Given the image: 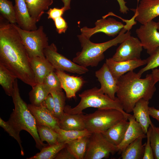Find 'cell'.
I'll use <instances>...</instances> for the list:
<instances>
[{"mask_svg": "<svg viewBox=\"0 0 159 159\" xmlns=\"http://www.w3.org/2000/svg\"><path fill=\"white\" fill-rule=\"evenodd\" d=\"M150 126L151 127L150 142L154 158L159 159V127L155 126L152 122Z\"/></svg>", "mask_w": 159, "mask_h": 159, "instance_id": "obj_34", "label": "cell"}, {"mask_svg": "<svg viewBox=\"0 0 159 159\" xmlns=\"http://www.w3.org/2000/svg\"><path fill=\"white\" fill-rule=\"evenodd\" d=\"M16 77L8 69L0 64V84L6 94L12 96L14 85Z\"/></svg>", "mask_w": 159, "mask_h": 159, "instance_id": "obj_27", "label": "cell"}, {"mask_svg": "<svg viewBox=\"0 0 159 159\" xmlns=\"http://www.w3.org/2000/svg\"><path fill=\"white\" fill-rule=\"evenodd\" d=\"M125 26L122 23L113 18L106 19L103 17L96 21L95 26L93 28L84 26L80 30L81 34L90 39L93 35L99 32L114 37L119 33Z\"/></svg>", "mask_w": 159, "mask_h": 159, "instance_id": "obj_11", "label": "cell"}, {"mask_svg": "<svg viewBox=\"0 0 159 159\" xmlns=\"http://www.w3.org/2000/svg\"><path fill=\"white\" fill-rule=\"evenodd\" d=\"M55 131L59 134L57 139L58 143H65L67 144L79 138L89 136L92 133L86 129L80 130H66L59 128Z\"/></svg>", "mask_w": 159, "mask_h": 159, "instance_id": "obj_29", "label": "cell"}, {"mask_svg": "<svg viewBox=\"0 0 159 159\" xmlns=\"http://www.w3.org/2000/svg\"><path fill=\"white\" fill-rule=\"evenodd\" d=\"M157 22L153 20L142 24L136 30V33L143 48L149 55L159 47V32Z\"/></svg>", "mask_w": 159, "mask_h": 159, "instance_id": "obj_10", "label": "cell"}, {"mask_svg": "<svg viewBox=\"0 0 159 159\" xmlns=\"http://www.w3.org/2000/svg\"><path fill=\"white\" fill-rule=\"evenodd\" d=\"M90 135L79 138L66 144V147L76 159L84 158Z\"/></svg>", "mask_w": 159, "mask_h": 159, "instance_id": "obj_26", "label": "cell"}, {"mask_svg": "<svg viewBox=\"0 0 159 159\" xmlns=\"http://www.w3.org/2000/svg\"><path fill=\"white\" fill-rule=\"evenodd\" d=\"M146 60V65L140 69L137 73L140 77L145 72L159 67V47L150 55V56Z\"/></svg>", "mask_w": 159, "mask_h": 159, "instance_id": "obj_36", "label": "cell"}, {"mask_svg": "<svg viewBox=\"0 0 159 159\" xmlns=\"http://www.w3.org/2000/svg\"><path fill=\"white\" fill-rule=\"evenodd\" d=\"M60 81L61 87L65 92L67 98L76 97V94L83 86L85 81L81 77L70 75L64 71L56 70Z\"/></svg>", "mask_w": 159, "mask_h": 159, "instance_id": "obj_17", "label": "cell"}, {"mask_svg": "<svg viewBox=\"0 0 159 159\" xmlns=\"http://www.w3.org/2000/svg\"><path fill=\"white\" fill-rule=\"evenodd\" d=\"M38 132L41 141L46 142L49 145L58 143V133L51 128L37 123Z\"/></svg>", "mask_w": 159, "mask_h": 159, "instance_id": "obj_31", "label": "cell"}, {"mask_svg": "<svg viewBox=\"0 0 159 159\" xmlns=\"http://www.w3.org/2000/svg\"><path fill=\"white\" fill-rule=\"evenodd\" d=\"M152 70L151 74L155 83L156 84L159 81V68H157Z\"/></svg>", "mask_w": 159, "mask_h": 159, "instance_id": "obj_45", "label": "cell"}, {"mask_svg": "<svg viewBox=\"0 0 159 159\" xmlns=\"http://www.w3.org/2000/svg\"><path fill=\"white\" fill-rule=\"evenodd\" d=\"M128 120L125 118L101 133L107 141L118 146L122 141L129 125Z\"/></svg>", "mask_w": 159, "mask_h": 159, "instance_id": "obj_21", "label": "cell"}, {"mask_svg": "<svg viewBox=\"0 0 159 159\" xmlns=\"http://www.w3.org/2000/svg\"><path fill=\"white\" fill-rule=\"evenodd\" d=\"M4 19L0 16V64L32 87L37 83L30 57L16 29L12 24Z\"/></svg>", "mask_w": 159, "mask_h": 159, "instance_id": "obj_1", "label": "cell"}, {"mask_svg": "<svg viewBox=\"0 0 159 159\" xmlns=\"http://www.w3.org/2000/svg\"><path fill=\"white\" fill-rule=\"evenodd\" d=\"M29 14L36 23L52 4L53 0H25Z\"/></svg>", "mask_w": 159, "mask_h": 159, "instance_id": "obj_24", "label": "cell"}, {"mask_svg": "<svg viewBox=\"0 0 159 159\" xmlns=\"http://www.w3.org/2000/svg\"><path fill=\"white\" fill-rule=\"evenodd\" d=\"M66 146L65 143H58L47 145L42 148L40 151L27 159H53L57 153Z\"/></svg>", "mask_w": 159, "mask_h": 159, "instance_id": "obj_30", "label": "cell"}, {"mask_svg": "<svg viewBox=\"0 0 159 159\" xmlns=\"http://www.w3.org/2000/svg\"><path fill=\"white\" fill-rule=\"evenodd\" d=\"M0 12L1 15L11 24L17 23L14 7L11 1L0 0Z\"/></svg>", "mask_w": 159, "mask_h": 159, "instance_id": "obj_33", "label": "cell"}, {"mask_svg": "<svg viewBox=\"0 0 159 159\" xmlns=\"http://www.w3.org/2000/svg\"><path fill=\"white\" fill-rule=\"evenodd\" d=\"M31 67L37 83H42L46 76L55 69L45 57L30 58Z\"/></svg>", "mask_w": 159, "mask_h": 159, "instance_id": "obj_20", "label": "cell"}, {"mask_svg": "<svg viewBox=\"0 0 159 159\" xmlns=\"http://www.w3.org/2000/svg\"><path fill=\"white\" fill-rule=\"evenodd\" d=\"M50 93V90L43 83H37L29 93L31 104L36 106H40Z\"/></svg>", "mask_w": 159, "mask_h": 159, "instance_id": "obj_28", "label": "cell"}, {"mask_svg": "<svg viewBox=\"0 0 159 159\" xmlns=\"http://www.w3.org/2000/svg\"><path fill=\"white\" fill-rule=\"evenodd\" d=\"M158 29L159 30V19H158V21L157 22Z\"/></svg>", "mask_w": 159, "mask_h": 159, "instance_id": "obj_47", "label": "cell"}, {"mask_svg": "<svg viewBox=\"0 0 159 159\" xmlns=\"http://www.w3.org/2000/svg\"><path fill=\"white\" fill-rule=\"evenodd\" d=\"M79 96L80 100L78 104L72 108L70 106L65 105L64 112L70 114L83 113V110L92 107L100 109L117 110L121 111L127 119L130 114L124 110L121 103L117 97L115 100H112L96 87L84 91L79 95Z\"/></svg>", "mask_w": 159, "mask_h": 159, "instance_id": "obj_5", "label": "cell"}, {"mask_svg": "<svg viewBox=\"0 0 159 159\" xmlns=\"http://www.w3.org/2000/svg\"><path fill=\"white\" fill-rule=\"evenodd\" d=\"M47 108L53 114L54 112V103L53 97L51 94H49L46 98L44 101Z\"/></svg>", "mask_w": 159, "mask_h": 159, "instance_id": "obj_42", "label": "cell"}, {"mask_svg": "<svg viewBox=\"0 0 159 159\" xmlns=\"http://www.w3.org/2000/svg\"><path fill=\"white\" fill-rule=\"evenodd\" d=\"M44 53L55 70L79 74H85L89 71L87 68L75 63L58 53L54 43L49 45L45 49Z\"/></svg>", "mask_w": 159, "mask_h": 159, "instance_id": "obj_9", "label": "cell"}, {"mask_svg": "<svg viewBox=\"0 0 159 159\" xmlns=\"http://www.w3.org/2000/svg\"><path fill=\"white\" fill-rule=\"evenodd\" d=\"M0 126L6 131L9 135L15 139L18 143L21 150V154L22 155H24V152L21 145V141L19 136V133L7 121H4L0 118Z\"/></svg>", "mask_w": 159, "mask_h": 159, "instance_id": "obj_37", "label": "cell"}, {"mask_svg": "<svg viewBox=\"0 0 159 159\" xmlns=\"http://www.w3.org/2000/svg\"><path fill=\"white\" fill-rule=\"evenodd\" d=\"M126 24L118 35L113 39L104 42L96 43L81 34L77 37L82 48L81 50L76 54L73 61L84 67H96L104 58V53L113 46L120 44L131 35L130 30L136 24L134 17L125 20Z\"/></svg>", "mask_w": 159, "mask_h": 159, "instance_id": "obj_3", "label": "cell"}, {"mask_svg": "<svg viewBox=\"0 0 159 159\" xmlns=\"http://www.w3.org/2000/svg\"><path fill=\"white\" fill-rule=\"evenodd\" d=\"M54 99V108L53 115L59 119L63 113L65 106L66 97L62 90H52L50 93Z\"/></svg>", "mask_w": 159, "mask_h": 159, "instance_id": "obj_32", "label": "cell"}, {"mask_svg": "<svg viewBox=\"0 0 159 159\" xmlns=\"http://www.w3.org/2000/svg\"><path fill=\"white\" fill-rule=\"evenodd\" d=\"M149 109L150 116L159 122V110L154 107H149Z\"/></svg>", "mask_w": 159, "mask_h": 159, "instance_id": "obj_43", "label": "cell"}, {"mask_svg": "<svg viewBox=\"0 0 159 159\" xmlns=\"http://www.w3.org/2000/svg\"><path fill=\"white\" fill-rule=\"evenodd\" d=\"M118 152L117 146L107 141L101 132H94L89 136L84 159L108 158Z\"/></svg>", "mask_w": 159, "mask_h": 159, "instance_id": "obj_8", "label": "cell"}, {"mask_svg": "<svg viewBox=\"0 0 159 159\" xmlns=\"http://www.w3.org/2000/svg\"><path fill=\"white\" fill-rule=\"evenodd\" d=\"M30 111L36 119L37 123L49 127L55 130L59 128V119L47 108L44 101L39 106L28 104Z\"/></svg>", "mask_w": 159, "mask_h": 159, "instance_id": "obj_16", "label": "cell"}, {"mask_svg": "<svg viewBox=\"0 0 159 159\" xmlns=\"http://www.w3.org/2000/svg\"><path fill=\"white\" fill-rule=\"evenodd\" d=\"M125 118L121 111L114 109H98L84 117L85 129L91 133L102 132Z\"/></svg>", "mask_w": 159, "mask_h": 159, "instance_id": "obj_6", "label": "cell"}, {"mask_svg": "<svg viewBox=\"0 0 159 159\" xmlns=\"http://www.w3.org/2000/svg\"><path fill=\"white\" fill-rule=\"evenodd\" d=\"M135 20L144 24L159 16V0H140L135 9H130Z\"/></svg>", "mask_w": 159, "mask_h": 159, "instance_id": "obj_13", "label": "cell"}, {"mask_svg": "<svg viewBox=\"0 0 159 159\" xmlns=\"http://www.w3.org/2000/svg\"><path fill=\"white\" fill-rule=\"evenodd\" d=\"M151 131L150 126L148 128L146 133L147 140L145 143L144 154L143 159H154V155L151 145L150 136Z\"/></svg>", "mask_w": 159, "mask_h": 159, "instance_id": "obj_38", "label": "cell"}, {"mask_svg": "<svg viewBox=\"0 0 159 159\" xmlns=\"http://www.w3.org/2000/svg\"><path fill=\"white\" fill-rule=\"evenodd\" d=\"M65 11L64 7H62L61 8H50L46 13L48 14V18L52 19L53 21L56 18L62 16Z\"/></svg>", "mask_w": 159, "mask_h": 159, "instance_id": "obj_40", "label": "cell"}, {"mask_svg": "<svg viewBox=\"0 0 159 159\" xmlns=\"http://www.w3.org/2000/svg\"><path fill=\"white\" fill-rule=\"evenodd\" d=\"M95 76L100 84L102 92L112 100H115L118 90V80L113 76L105 63L95 72Z\"/></svg>", "mask_w": 159, "mask_h": 159, "instance_id": "obj_14", "label": "cell"}, {"mask_svg": "<svg viewBox=\"0 0 159 159\" xmlns=\"http://www.w3.org/2000/svg\"><path fill=\"white\" fill-rule=\"evenodd\" d=\"M128 120L129 125L126 131L124 138L121 143L117 146L118 152L121 154L126 147L137 138L142 136H146L143 129L135 120L133 115L131 114L128 116Z\"/></svg>", "mask_w": 159, "mask_h": 159, "instance_id": "obj_19", "label": "cell"}, {"mask_svg": "<svg viewBox=\"0 0 159 159\" xmlns=\"http://www.w3.org/2000/svg\"><path fill=\"white\" fill-rule=\"evenodd\" d=\"M140 77L133 71L118 80L117 97L126 113L132 112L136 103L140 99H151L156 91V84L151 73L147 74L145 78Z\"/></svg>", "mask_w": 159, "mask_h": 159, "instance_id": "obj_2", "label": "cell"}, {"mask_svg": "<svg viewBox=\"0 0 159 159\" xmlns=\"http://www.w3.org/2000/svg\"><path fill=\"white\" fill-rule=\"evenodd\" d=\"M84 117L83 113L70 114L64 112L59 119V127L66 130H85Z\"/></svg>", "mask_w": 159, "mask_h": 159, "instance_id": "obj_23", "label": "cell"}, {"mask_svg": "<svg viewBox=\"0 0 159 159\" xmlns=\"http://www.w3.org/2000/svg\"><path fill=\"white\" fill-rule=\"evenodd\" d=\"M64 4L63 7L65 11L70 9V3L71 0H61Z\"/></svg>", "mask_w": 159, "mask_h": 159, "instance_id": "obj_46", "label": "cell"}, {"mask_svg": "<svg viewBox=\"0 0 159 159\" xmlns=\"http://www.w3.org/2000/svg\"><path fill=\"white\" fill-rule=\"evenodd\" d=\"M140 0H137L138 3V4L139 1H140Z\"/></svg>", "mask_w": 159, "mask_h": 159, "instance_id": "obj_48", "label": "cell"}, {"mask_svg": "<svg viewBox=\"0 0 159 159\" xmlns=\"http://www.w3.org/2000/svg\"><path fill=\"white\" fill-rule=\"evenodd\" d=\"M146 136H141L130 143L121 153L122 159H143L145 143L143 144V139Z\"/></svg>", "mask_w": 159, "mask_h": 159, "instance_id": "obj_25", "label": "cell"}, {"mask_svg": "<svg viewBox=\"0 0 159 159\" xmlns=\"http://www.w3.org/2000/svg\"><path fill=\"white\" fill-rule=\"evenodd\" d=\"M14 6L18 25L24 30L32 31L38 28L31 17L25 0H14Z\"/></svg>", "mask_w": 159, "mask_h": 159, "instance_id": "obj_18", "label": "cell"}, {"mask_svg": "<svg viewBox=\"0 0 159 159\" xmlns=\"http://www.w3.org/2000/svg\"><path fill=\"white\" fill-rule=\"evenodd\" d=\"M105 63L114 77L118 80L127 72L146 64V60L141 59L122 61H116L111 58L107 59Z\"/></svg>", "mask_w": 159, "mask_h": 159, "instance_id": "obj_15", "label": "cell"}, {"mask_svg": "<svg viewBox=\"0 0 159 159\" xmlns=\"http://www.w3.org/2000/svg\"><path fill=\"white\" fill-rule=\"evenodd\" d=\"M12 24L18 32L30 58L45 57L44 50L49 44L48 37L42 26H40L36 30L28 31Z\"/></svg>", "mask_w": 159, "mask_h": 159, "instance_id": "obj_7", "label": "cell"}, {"mask_svg": "<svg viewBox=\"0 0 159 159\" xmlns=\"http://www.w3.org/2000/svg\"><path fill=\"white\" fill-rule=\"evenodd\" d=\"M53 21L57 32L59 34L64 33L68 28V25L63 17L62 16L59 17Z\"/></svg>", "mask_w": 159, "mask_h": 159, "instance_id": "obj_39", "label": "cell"}, {"mask_svg": "<svg viewBox=\"0 0 159 159\" xmlns=\"http://www.w3.org/2000/svg\"><path fill=\"white\" fill-rule=\"evenodd\" d=\"M143 48L138 38L130 35L120 43L111 58L119 62L140 59Z\"/></svg>", "mask_w": 159, "mask_h": 159, "instance_id": "obj_12", "label": "cell"}, {"mask_svg": "<svg viewBox=\"0 0 159 159\" xmlns=\"http://www.w3.org/2000/svg\"><path fill=\"white\" fill-rule=\"evenodd\" d=\"M11 97L14 108L7 121L19 132L24 130L29 132L34 140L36 147L41 150L47 145L42 142L40 139L36 119L29 109L28 105L20 96L17 79L14 83Z\"/></svg>", "mask_w": 159, "mask_h": 159, "instance_id": "obj_4", "label": "cell"}, {"mask_svg": "<svg viewBox=\"0 0 159 159\" xmlns=\"http://www.w3.org/2000/svg\"><path fill=\"white\" fill-rule=\"evenodd\" d=\"M120 6V11L123 14H127L129 11L128 8L126 6V2L124 0H117Z\"/></svg>", "mask_w": 159, "mask_h": 159, "instance_id": "obj_44", "label": "cell"}, {"mask_svg": "<svg viewBox=\"0 0 159 159\" xmlns=\"http://www.w3.org/2000/svg\"><path fill=\"white\" fill-rule=\"evenodd\" d=\"M54 159H76L74 156L66 147L61 150L57 153Z\"/></svg>", "mask_w": 159, "mask_h": 159, "instance_id": "obj_41", "label": "cell"}, {"mask_svg": "<svg viewBox=\"0 0 159 159\" xmlns=\"http://www.w3.org/2000/svg\"><path fill=\"white\" fill-rule=\"evenodd\" d=\"M43 83L50 92L52 90H62L60 81L54 71L50 72L46 76Z\"/></svg>", "mask_w": 159, "mask_h": 159, "instance_id": "obj_35", "label": "cell"}, {"mask_svg": "<svg viewBox=\"0 0 159 159\" xmlns=\"http://www.w3.org/2000/svg\"><path fill=\"white\" fill-rule=\"evenodd\" d=\"M149 101L143 98L140 99L136 103L132 110L133 115L146 134L152 122L150 117Z\"/></svg>", "mask_w": 159, "mask_h": 159, "instance_id": "obj_22", "label": "cell"}]
</instances>
